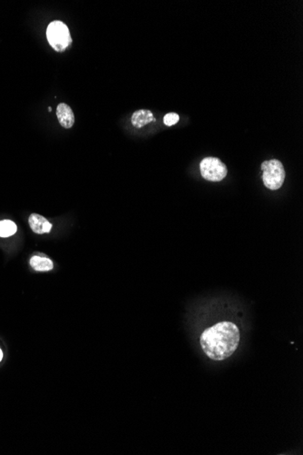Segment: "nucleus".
Returning a JSON list of instances; mask_svg holds the SVG:
<instances>
[{
	"instance_id": "nucleus-1",
	"label": "nucleus",
	"mask_w": 303,
	"mask_h": 455,
	"mask_svg": "<svg viewBox=\"0 0 303 455\" xmlns=\"http://www.w3.org/2000/svg\"><path fill=\"white\" fill-rule=\"evenodd\" d=\"M241 340L238 326L232 322H220L201 334L200 343L204 354L212 361H223L233 356Z\"/></svg>"
},
{
	"instance_id": "nucleus-6",
	"label": "nucleus",
	"mask_w": 303,
	"mask_h": 455,
	"mask_svg": "<svg viewBox=\"0 0 303 455\" xmlns=\"http://www.w3.org/2000/svg\"><path fill=\"white\" fill-rule=\"evenodd\" d=\"M57 117L61 126L65 129H69L74 125V115L72 109L65 103L57 106Z\"/></svg>"
},
{
	"instance_id": "nucleus-11",
	"label": "nucleus",
	"mask_w": 303,
	"mask_h": 455,
	"mask_svg": "<svg viewBox=\"0 0 303 455\" xmlns=\"http://www.w3.org/2000/svg\"><path fill=\"white\" fill-rule=\"evenodd\" d=\"M2 358H3V353H2L1 349H0V362L2 360Z\"/></svg>"
},
{
	"instance_id": "nucleus-7",
	"label": "nucleus",
	"mask_w": 303,
	"mask_h": 455,
	"mask_svg": "<svg viewBox=\"0 0 303 455\" xmlns=\"http://www.w3.org/2000/svg\"><path fill=\"white\" fill-rule=\"evenodd\" d=\"M131 121H132V124L134 125V127L141 128V127H143V126L147 125L151 122H156V119H155L154 115H153L150 110L141 109V110L135 111L133 114L132 118H131Z\"/></svg>"
},
{
	"instance_id": "nucleus-12",
	"label": "nucleus",
	"mask_w": 303,
	"mask_h": 455,
	"mask_svg": "<svg viewBox=\"0 0 303 455\" xmlns=\"http://www.w3.org/2000/svg\"><path fill=\"white\" fill-rule=\"evenodd\" d=\"M48 110H49V111L51 112V111H52V108H50V107H49V108H48Z\"/></svg>"
},
{
	"instance_id": "nucleus-9",
	"label": "nucleus",
	"mask_w": 303,
	"mask_h": 455,
	"mask_svg": "<svg viewBox=\"0 0 303 455\" xmlns=\"http://www.w3.org/2000/svg\"><path fill=\"white\" fill-rule=\"evenodd\" d=\"M18 230L17 225L11 220L0 221V237H9L16 234Z\"/></svg>"
},
{
	"instance_id": "nucleus-10",
	"label": "nucleus",
	"mask_w": 303,
	"mask_h": 455,
	"mask_svg": "<svg viewBox=\"0 0 303 455\" xmlns=\"http://www.w3.org/2000/svg\"><path fill=\"white\" fill-rule=\"evenodd\" d=\"M180 119L179 115L176 113H169L165 115L164 117V123L165 126H172L175 125Z\"/></svg>"
},
{
	"instance_id": "nucleus-3",
	"label": "nucleus",
	"mask_w": 303,
	"mask_h": 455,
	"mask_svg": "<svg viewBox=\"0 0 303 455\" xmlns=\"http://www.w3.org/2000/svg\"><path fill=\"white\" fill-rule=\"evenodd\" d=\"M260 168L262 170V181L265 187L271 190H278L282 187L285 179V170L281 161H264Z\"/></svg>"
},
{
	"instance_id": "nucleus-5",
	"label": "nucleus",
	"mask_w": 303,
	"mask_h": 455,
	"mask_svg": "<svg viewBox=\"0 0 303 455\" xmlns=\"http://www.w3.org/2000/svg\"><path fill=\"white\" fill-rule=\"evenodd\" d=\"M28 224L32 231L37 234H48L52 229V224L39 214H32L28 218Z\"/></svg>"
},
{
	"instance_id": "nucleus-8",
	"label": "nucleus",
	"mask_w": 303,
	"mask_h": 455,
	"mask_svg": "<svg viewBox=\"0 0 303 455\" xmlns=\"http://www.w3.org/2000/svg\"><path fill=\"white\" fill-rule=\"evenodd\" d=\"M29 263L31 267L37 272H48L54 268L52 260L46 256H32Z\"/></svg>"
},
{
	"instance_id": "nucleus-2",
	"label": "nucleus",
	"mask_w": 303,
	"mask_h": 455,
	"mask_svg": "<svg viewBox=\"0 0 303 455\" xmlns=\"http://www.w3.org/2000/svg\"><path fill=\"white\" fill-rule=\"evenodd\" d=\"M48 43L57 52H64L72 44L69 29L65 23L59 20L53 21L47 29Z\"/></svg>"
},
{
	"instance_id": "nucleus-4",
	"label": "nucleus",
	"mask_w": 303,
	"mask_h": 455,
	"mask_svg": "<svg viewBox=\"0 0 303 455\" xmlns=\"http://www.w3.org/2000/svg\"><path fill=\"white\" fill-rule=\"evenodd\" d=\"M200 171L202 177L212 182H219L227 176V167L217 157H205L200 164Z\"/></svg>"
}]
</instances>
